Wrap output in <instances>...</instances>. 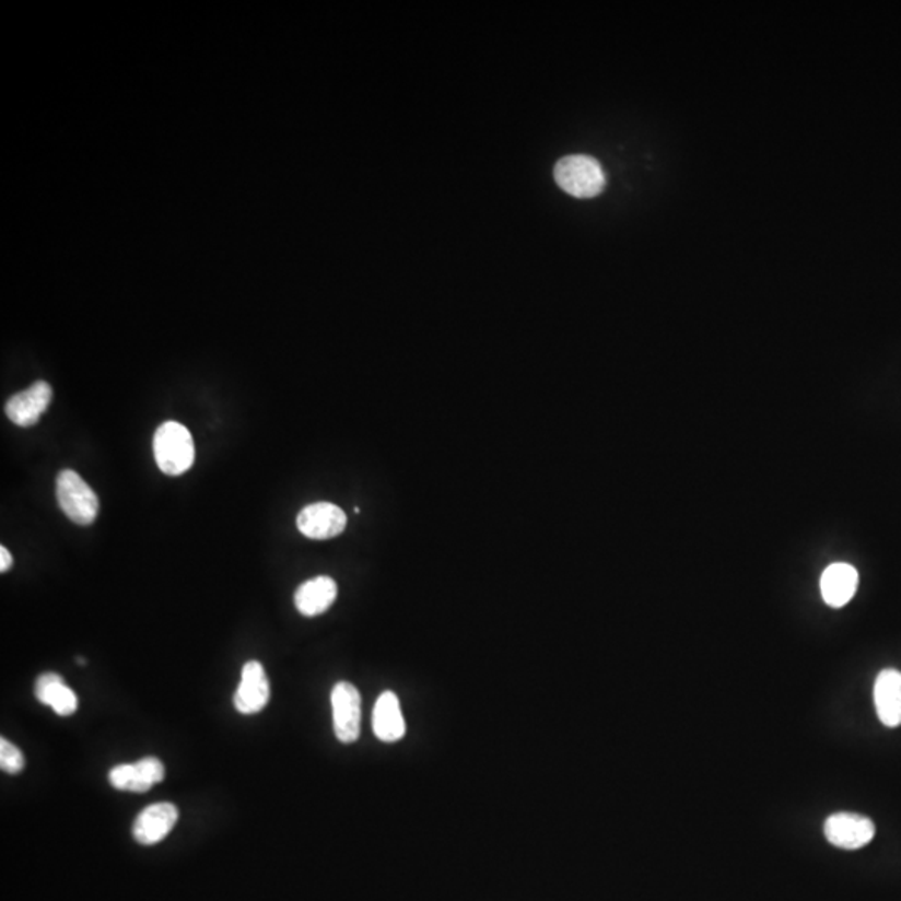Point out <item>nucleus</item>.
Listing matches in <instances>:
<instances>
[{"label":"nucleus","instance_id":"f257e3e1","mask_svg":"<svg viewBox=\"0 0 901 901\" xmlns=\"http://www.w3.org/2000/svg\"><path fill=\"white\" fill-rule=\"evenodd\" d=\"M152 446L155 463L164 475L180 476L195 465V440L184 424L176 421L161 424L155 431Z\"/></svg>","mask_w":901,"mask_h":901},{"label":"nucleus","instance_id":"f03ea898","mask_svg":"<svg viewBox=\"0 0 901 901\" xmlns=\"http://www.w3.org/2000/svg\"><path fill=\"white\" fill-rule=\"evenodd\" d=\"M558 186L570 196L580 199L601 195L606 186V174L595 157L585 154L566 155L554 166Z\"/></svg>","mask_w":901,"mask_h":901},{"label":"nucleus","instance_id":"7ed1b4c3","mask_svg":"<svg viewBox=\"0 0 901 901\" xmlns=\"http://www.w3.org/2000/svg\"><path fill=\"white\" fill-rule=\"evenodd\" d=\"M56 494L60 510L75 525L89 526L97 518L100 498L72 469H63L57 476Z\"/></svg>","mask_w":901,"mask_h":901},{"label":"nucleus","instance_id":"20e7f679","mask_svg":"<svg viewBox=\"0 0 901 901\" xmlns=\"http://www.w3.org/2000/svg\"><path fill=\"white\" fill-rule=\"evenodd\" d=\"M361 693L349 681H339L331 691L332 726L344 745L356 744L361 735Z\"/></svg>","mask_w":901,"mask_h":901},{"label":"nucleus","instance_id":"39448f33","mask_svg":"<svg viewBox=\"0 0 901 901\" xmlns=\"http://www.w3.org/2000/svg\"><path fill=\"white\" fill-rule=\"evenodd\" d=\"M824 836L831 845L859 850L874 840L875 824L858 814H834L824 821Z\"/></svg>","mask_w":901,"mask_h":901},{"label":"nucleus","instance_id":"423d86ee","mask_svg":"<svg viewBox=\"0 0 901 901\" xmlns=\"http://www.w3.org/2000/svg\"><path fill=\"white\" fill-rule=\"evenodd\" d=\"M166 767L159 758L148 757L136 763H122L109 771L110 785L120 792L145 793L163 782Z\"/></svg>","mask_w":901,"mask_h":901},{"label":"nucleus","instance_id":"0eeeda50","mask_svg":"<svg viewBox=\"0 0 901 901\" xmlns=\"http://www.w3.org/2000/svg\"><path fill=\"white\" fill-rule=\"evenodd\" d=\"M271 698V684L265 666L259 662H247L243 666L241 683L234 693V706L241 715H256L262 712Z\"/></svg>","mask_w":901,"mask_h":901},{"label":"nucleus","instance_id":"6e6552de","mask_svg":"<svg viewBox=\"0 0 901 901\" xmlns=\"http://www.w3.org/2000/svg\"><path fill=\"white\" fill-rule=\"evenodd\" d=\"M348 525L344 511L332 503H314L304 507L297 514V528L306 538L323 539L336 538L341 535Z\"/></svg>","mask_w":901,"mask_h":901},{"label":"nucleus","instance_id":"1a4fd4ad","mask_svg":"<svg viewBox=\"0 0 901 901\" xmlns=\"http://www.w3.org/2000/svg\"><path fill=\"white\" fill-rule=\"evenodd\" d=\"M177 820H179V810L174 803H154L138 815L132 824V834H134L136 842L141 845H155L166 839L176 827Z\"/></svg>","mask_w":901,"mask_h":901},{"label":"nucleus","instance_id":"9d476101","mask_svg":"<svg viewBox=\"0 0 901 901\" xmlns=\"http://www.w3.org/2000/svg\"><path fill=\"white\" fill-rule=\"evenodd\" d=\"M52 401V388L46 381H37L31 388L17 393L5 405V414L12 423L21 428H31L39 423L40 416L47 411Z\"/></svg>","mask_w":901,"mask_h":901},{"label":"nucleus","instance_id":"9b49d317","mask_svg":"<svg viewBox=\"0 0 901 901\" xmlns=\"http://www.w3.org/2000/svg\"><path fill=\"white\" fill-rule=\"evenodd\" d=\"M373 732L384 744H396L405 738L406 722L401 701L393 691H384L377 698L373 710Z\"/></svg>","mask_w":901,"mask_h":901},{"label":"nucleus","instance_id":"f8f14e48","mask_svg":"<svg viewBox=\"0 0 901 901\" xmlns=\"http://www.w3.org/2000/svg\"><path fill=\"white\" fill-rule=\"evenodd\" d=\"M875 706L878 718L888 728L901 725V672L884 669L875 681Z\"/></svg>","mask_w":901,"mask_h":901},{"label":"nucleus","instance_id":"ddd939ff","mask_svg":"<svg viewBox=\"0 0 901 901\" xmlns=\"http://www.w3.org/2000/svg\"><path fill=\"white\" fill-rule=\"evenodd\" d=\"M338 598V585L329 576H317L303 583L294 595L297 611L303 617H319L331 608Z\"/></svg>","mask_w":901,"mask_h":901},{"label":"nucleus","instance_id":"4468645a","mask_svg":"<svg viewBox=\"0 0 901 901\" xmlns=\"http://www.w3.org/2000/svg\"><path fill=\"white\" fill-rule=\"evenodd\" d=\"M34 694H36L39 703L52 707L54 713L63 716V718H68V716H72L78 712V694L66 684L62 676L57 675V672L49 671L40 675L36 680Z\"/></svg>","mask_w":901,"mask_h":901},{"label":"nucleus","instance_id":"2eb2a0df","mask_svg":"<svg viewBox=\"0 0 901 901\" xmlns=\"http://www.w3.org/2000/svg\"><path fill=\"white\" fill-rule=\"evenodd\" d=\"M821 595L831 608H842L855 596L858 588V573L852 564L834 563L821 576Z\"/></svg>","mask_w":901,"mask_h":901},{"label":"nucleus","instance_id":"dca6fc26","mask_svg":"<svg viewBox=\"0 0 901 901\" xmlns=\"http://www.w3.org/2000/svg\"><path fill=\"white\" fill-rule=\"evenodd\" d=\"M24 754L9 739L0 738V768L8 775H19L24 770Z\"/></svg>","mask_w":901,"mask_h":901},{"label":"nucleus","instance_id":"f3484780","mask_svg":"<svg viewBox=\"0 0 901 901\" xmlns=\"http://www.w3.org/2000/svg\"><path fill=\"white\" fill-rule=\"evenodd\" d=\"M11 566H12L11 551H9L8 548H5V546H2V548H0V571H2V573H5V571L11 570Z\"/></svg>","mask_w":901,"mask_h":901}]
</instances>
